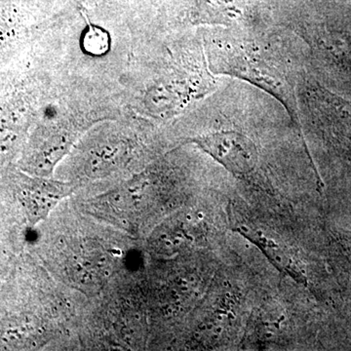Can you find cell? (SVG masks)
Returning a JSON list of instances; mask_svg holds the SVG:
<instances>
[{
	"instance_id": "obj_1",
	"label": "cell",
	"mask_w": 351,
	"mask_h": 351,
	"mask_svg": "<svg viewBox=\"0 0 351 351\" xmlns=\"http://www.w3.org/2000/svg\"><path fill=\"white\" fill-rule=\"evenodd\" d=\"M210 68L252 83L274 96L300 126L297 69L274 39L226 32L209 43Z\"/></svg>"
},
{
	"instance_id": "obj_2",
	"label": "cell",
	"mask_w": 351,
	"mask_h": 351,
	"mask_svg": "<svg viewBox=\"0 0 351 351\" xmlns=\"http://www.w3.org/2000/svg\"><path fill=\"white\" fill-rule=\"evenodd\" d=\"M302 86V101L311 125L331 149L351 162V99L316 80H306Z\"/></svg>"
},
{
	"instance_id": "obj_3",
	"label": "cell",
	"mask_w": 351,
	"mask_h": 351,
	"mask_svg": "<svg viewBox=\"0 0 351 351\" xmlns=\"http://www.w3.org/2000/svg\"><path fill=\"white\" fill-rule=\"evenodd\" d=\"M197 145L235 177L247 181L260 178V154L255 143L235 130L208 132L191 138Z\"/></svg>"
},
{
	"instance_id": "obj_4",
	"label": "cell",
	"mask_w": 351,
	"mask_h": 351,
	"mask_svg": "<svg viewBox=\"0 0 351 351\" xmlns=\"http://www.w3.org/2000/svg\"><path fill=\"white\" fill-rule=\"evenodd\" d=\"M233 232H239L260 249L265 258L279 271L304 286H308L306 265L302 263L293 245L284 239L270 226L257 223L255 219L240 215L233 210L232 215Z\"/></svg>"
},
{
	"instance_id": "obj_5",
	"label": "cell",
	"mask_w": 351,
	"mask_h": 351,
	"mask_svg": "<svg viewBox=\"0 0 351 351\" xmlns=\"http://www.w3.org/2000/svg\"><path fill=\"white\" fill-rule=\"evenodd\" d=\"M73 191L75 186L69 182L22 175L18 181L17 196L29 225L36 226Z\"/></svg>"
},
{
	"instance_id": "obj_6",
	"label": "cell",
	"mask_w": 351,
	"mask_h": 351,
	"mask_svg": "<svg viewBox=\"0 0 351 351\" xmlns=\"http://www.w3.org/2000/svg\"><path fill=\"white\" fill-rule=\"evenodd\" d=\"M76 136L71 129L59 126L38 134L23 157V170L36 177L49 178L59 161L71 149Z\"/></svg>"
},
{
	"instance_id": "obj_7",
	"label": "cell",
	"mask_w": 351,
	"mask_h": 351,
	"mask_svg": "<svg viewBox=\"0 0 351 351\" xmlns=\"http://www.w3.org/2000/svg\"><path fill=\"white\" fill-rule=\"evenodd\" d=\"M315 43L325 66L351 82V31L316 32Z\"/></svg>"
},
{
	"instance_id": "obj_8",
	"label": "cell",
	"mask_w": 351,
	"mask_h": 351,
	"mask_svg": "<svg viewBox=\"0 0 351 351\" xmlns=\"http://www.w3.org/2000/svg\"><path fill=\"white\" fill-rule=\"evenodd\" d=\"M27 110L23 104H14L0 117V152H7L20 138L27 122Z\"/></svg>"
},
{
	"instance_id": "obj_9",
	"label": "cell",
	"mask_w": 351,
	"mask_h": 351,
	"mask_svg": "<svg viewBox=\"0 0 351 351\" xmlns=\"http://www.w3.org/2000/svg\"><path fill=\"white\" fill-rule=\"evenodd\" d=\"M125 151L124 144L101 147L92 154L90 159V170L100 175L107 171L110 172V170L114 169L115 165H117L125 156Z\"/></svg>"
},
{
	"instance_id": "obj_10",
	"label": "cell",
	"mask_w": 351,
	"mask_h": 351,
	"mask_svg": "<svg viewBox=\"0 0 351 351\" xmlns=\"http://www.w3.org/2000/svg\"><path fill=\"white\" fill-rule=\"evenodd\" d=\"M82 45L87 54L95 57L103 56L110 48V34L99 25H89L83 32Z\"/></svg>"
},
{
	"instance_id": "obj_11",
	"label": "cell",
	"mask_w": 351,
	"mask_h": 351,
	"mask_svg": "<svg viewBox=\"0 0 351 351\" xmlns=\"http://www.w3.org/2000/svg\"><path fill=\"white\" fill-rule=\"evenodd\" d=\"M7 18L4 14H0V49L5 45L10 32V25L7 24Z\"/></svg>"
},
{
	"instance_id": "obj_12",
	"label": "cell",
	"mask_w": 351,
	"mask_h": 351,
	"mask_svg": "<svg viewBox=\"0 0 351 351\" xmlns=\"http://www.w3.org/2000/svg\"><path fill=\"white\" fill-rule=\"evenodd\" d=\"M104 1H108V0H82L83 3L85 4L100 3Z\"/></svg>"
}]
</instances>
